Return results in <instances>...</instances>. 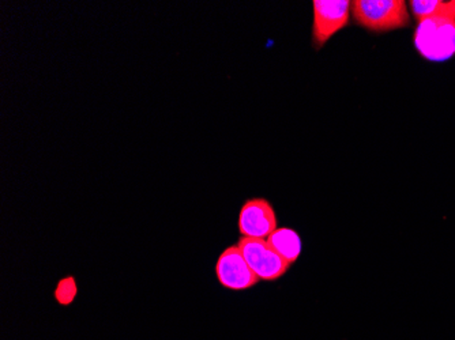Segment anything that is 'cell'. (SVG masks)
I'll use <instances>...</instances> for the list:
<instances>
[{
  "instance_id": "obj_1",
  "label": "cell",
  "mask_w": 455,
  "mask_h": 340,
  "mask_svg": "<svg viewBox=\"0 0 455 340\" xmlns=\"http://www.w3.org/2000/svg\"><path fill=\"white\" fill-rule=\"evenodd\" d=\"M350 10L357 24L371 32H390L411 24L403 0H355Z\"/></svg>"
},
{
  "instance_id": "obj_2",
  "label": "cell",
  "mask_w": 455,
  "mask_h": 340,
  "mask_svg": "<svg viewBox=\"0 0 455 340\" xmlns=\"http://www.w3.org/2000/svg\"><path fill=\"white\" fill-rule=\"evenodd\" d=\"M418 52L429 61H446L455 55V20L427 18L415 33Z\"/></svg>"
},
{
  "instance_id": "obj_3",
  "label": "cell",
  "mask_w": 455,
  "mask_h": 340,
  "mask_svg": "<svg viewBox=\"0 0 455 340\" xmlns=\"http://www.w3.org/2000/svg\"><path fill=\"white\" fill-rule=\"evenodd\" d=\"M237 245L242 250L245 262L251 267L259 281L273 282L280 280L281 276L285 275L291 268V265L273 249L267 240L242 237Z\"/></svg>"
},
{
  "instance_id": "obj_4",
  "label": "cell",
  "mask_w": 455,
  "mask_h": 340,
  "mask_svg": "<svg viewBox=\"0 0 455 340\" xmlns=\"http://www.w3.org/2000/svg\"><path fill=\"white\" fill-rule=\"evenodd\" d=\"M313 41L316 50L349 24V0H315L314 2Z\"/></svg>"
},
{
  "instance_id": "obj_5",
  "label": "cell",
  "mask_w": 455,
  "mask_h": 340,
  "mask_svg": "<svg viewBox=\"0 0 455 340\" xmlns=\"http://www.w3.org/2000/svg\"><path fill=\"white\" fill-rule=\"evenodd\" d=\"M216 275L219 282L229 290H248L259 282V278L245 262L237 244L228 247L220 255L216 265Z\"/></svg>"
},
{
  "instance_id": "obj_6",
  "label": "cell",
  "mask_w": 455,
  "mask_h": 340,
  "mask_svg": "<svg viewBox=\"0 0 455 340\" xmlns=\"http://www.w3.org/2000/svg\"><path fill=\"white\" fill-rule=\"evenodd\" d=\"M275 229L277 217L266 199H250L243 204L239 216V230L243 237L267 240Z\"/></svg>"
},
{
  "instance_id": "obj_7",
  "label": "cell",
  "mask_w": 455,
  "mask_h": 340,
  "mask_svg": "<svg viewBox=\"0 0 455 340\" xmlns=\"http://www.w3.org/2000/svg\"><path fill=\"white\" fill-rule=\"evenodd\" d=\"M267 242L291 265H295L300 257L303 244H301L300 237L296 230L289 229V227H277L267 237Z\"/></svg>"
},
{
  "instance_id": "obj_8",
  "label": "cell",
  "mask_w": 455,
  "mask_h": 340,
  "mask_svg": "<svg viewBox=\"0 0 455 340\" xmlns=\"http://www.w3.org/2000/svg\"><path fill=\"white\" fill-rule=\"evenodd\" d=\"M409 7L418 22L427 18L455 20V0H411Z\"/></svg>"
},
{
  "instance_id": "obj_9",
  "label": "cell",
  "mask_w": 455,
  "mask_h": 340,
  "mask_svg": "<svg viewBox=\"0 0 455 340\" xmlns=\"http://www.w3.org/2000/svg\"><path fill=\"white\" fill-rule=\"evenodd\" d=\"M76 296V283L74 278L68 276L65 280H61L59 282L58 288H56L55 297L58 303L60 305H70Z\"/></svg>"
}]
</instances>
